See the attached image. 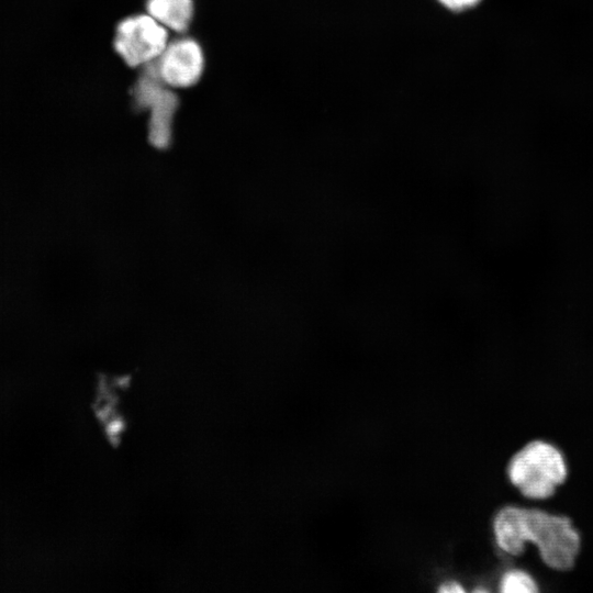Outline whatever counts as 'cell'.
I'll use <instances>...</instances> for the list:
<instances>
[{"label":"cell","instance_id":"6da1fadb","mask_svg":"<svg viewBox=\"0 0 593 593\" xmlns=\"http://www.w3.org/2000/svg\"><path fill=\"white\" fill-rule=\"evenodd\" d=\"M492 526L497 547L508 556H519L533 544L548 568L569 571L574 567L581 537L567 516L507 505L496 513Z\"/></svg>","mask_w":593,"mask_h":593},{"label":"cell","instance_id":"7a4b0ae2","mask_svg":"<svg viewBox=\"0 0 593 593\" xmlns=\"http://www.w3.org/2000/svg\"><path fill=\"white\" fill-rule=\"evenodd\" d=\"M507 477L518 492L529 500H547L568 477L562 452L552 444L533 440L517 450L508 461Z\"/></svg>","mask_w":593,"mask_h":593},{"label":"cell","instance_id":"3957f363","mask_svg":"<svg viewBox=\"0 0 593 593\" xmlns=\"http://www.w3.org/2000/svg\"><path fill=\"white\" fill-rule=\"evenodd\" d=\"M167 30L146 14L127 18L119 23L114 48L124 61L135 67L149 63L167 47Z\"/></svg>","mask_w":593,"mask_h":593},{"label":"cell","instance_id":"277c9868","mask_svg":"<svg viewBox=\"0 0 593 593\" xmlns=\"http://www.w3.org/2000/svg\"><path fill=\"white\" fill-rule=\"evenodd\" d=\"M156 64L165 83L186 88L199 80L203 70V55L195 41L178 40L165 48Z\"/></svg>","mask_w":593,"mask_h":593},{"label":"cell","instance_id":"5b68a950","mask_svg":"<svg viewBox=\"0 0 593 593\" xmlns=\"http://www.w3.org/2000/svg\"><path fill=\"white\" fill-rule=\"evenodd\" d=\"M146 76L136 86L137 102L152 108V136L159 142L168 137L171 114L177 105V97L159 83L157 64H150Z\"/></svg>","mask_w":593,"mask_h":593},{"label":"cell","instance_id":"8992f818","mask_svg":"<svg viewBox=\"0 0 593 593\" xmlns=\"http://www.w3.org/2000/svg\"><path fill=\"white\" fill-rule=\"evenodd\" d=\"M150 16L175 31H184L192 18V0H147Z\"/></svg>","mask_w":593,"mask_h":593},{"label":"cell","instance_id":"52a82bcc","mask_svg":"<svg viewBox=\"0 0 593 593\" xmlns=\"http://www.w3.org/2000/svg\"><path fill=\"white\" fill-rule=\"evenodd\" d=\"M502 593H537L539 588L534 578L521 569H511L503 573L499 582Z\"/></svg>","mask_w":593,"mask_h":593},{"label":"cell","instance_id":"ba28073f","mask_svg":"<svg viewBox=\"0 0 593 593\" xmlns=\"http://www.w3.org/2000/svg\"><path fill=\"white\" fill-rule=\"evenodd\" d=\"M440 4L451 11H463L479 4L481 0H438Z\"/></svg>","mask_w":593,"mask_h":593},{"label":"cell","instance_id":"9c48e42d","mask_svg":"<svg viewBox=\"0 0 593 593\" xmlns=\"http://www.w3.org/2000/svg\"><path fill=\"white\" fill-rule=\"evenodd\" d=\"M438 591L440 593H463L466 590L459 582L450 580L441 583Z\"/></svg>","mask_w":593,"mask_h":593}]
</instances>
